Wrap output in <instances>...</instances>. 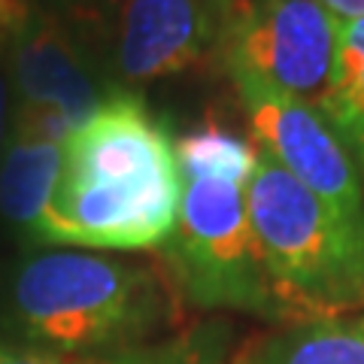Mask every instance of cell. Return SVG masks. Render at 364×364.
Segmentation results:
<instances>
[{
	"label": "cell",
	"instance_id": "cell-9",
	"mask_svg": "<svg viewBox=\"0 0 364 364\" xmlns=\"http://www.w3.org/2000/svg\"><path fill=\"white\" fill-rule=\"evenodd\" d=\"M70 124L46 109L18 104L13 134L0 155V215L33 240L58 186Z\"/></svg>",
	"mask_w": 364,
	"mask_h": 364
},
{
	"label": "cell",
	"instance_id": "cell-6",
	"mask_svg": "<svg viewBox=\"0 0 364 364\" xmlns=\"http://www.w3.org/2000/svg\"><path fill=\"white\" fill-rule=\"evenodd\" d=\"M225 73L243 100L261 149L334 213L364 219L358 170L322 112L298 97L282 95L243 67H228Z\"/></svg>",
	"mask_w": 364,
	"mask_h": 364
},
{
	"label": "cell",
	"instance_id": "cell-17",
	"mask_svg": "<svg viewBox=\"0 0 364 364\" xmlns=\"http://www.w3.org/2000/svg\"><path fill=\"white\" fill-rule=\"evenodd\" d=\"M91 4H124V0H91Z\"/></svg>",
	"mask_w": 364,
	"mask_h": 364
},
{
	"label": "cell",
	"instance_id": "cell-3",
	"mask_svg": "<svg viewBox=\"0 0 364 364\" xmlns=\"http://www.w3.org/2000/svg\"><path fill=\"white\" fill-rule=\"evenodd\" d=\"M264 270L291 322L364 313V219H346L261 149L246 186Z\"/></svg>",
	"mask_w": 364,
	"mask_h": 364
},
{
	"label": "cell",
	"instance_id": "cell-15",
	"mask_svg": "<svg viewBox=\"0 0 364 364\" xmlns=\"http://www.w3.org/2000/svg\"><path fill=\"white\" fill-rule=\"evenodd\" d=\"M6 119H9V88H6V76L0 73V155L6 149Z\"/></svg>",
	"mask_w": 364,
	"mask_h": 364
},
{
	"label": "cell",
	"instance_id": "cell-16",
	"mask_svg": "<svg viewBox=\"0 0 364 364\" xmlns=\"http://www.w3.org/2000/svg\"><path fill=\"white\" fill-rule=\"evenodd\" d=\"M21 13L25 9H21L18 0H0V28H16Z\"/></svg>",
	"mask_w": 364,
	"mask_h": 364
},
{
	"label": "cell",
	"instance_id": "cell-1",
	"mask_svg": "<svg viewBox=\"0 0 364 364\" xmlns=\"http://www.w3.org/2000/svg\"><path fill=\"white\" fill-rule=\"evenodd\" d=\"M176 143L136 95L112 91L64 140L58 186L33 243L82 249L164 246L179 215Z\"/></svg>",
	"mask_w": 364,
	"mask_h": 364
},
{
	"label": "cell",
	"instance_id": "cell-7",
	"mask_svg": "<svg viewBox=\"0 0 364 364\" xmlns=\"http://www.w3.org/2000/svg\"><path fill=\"white\" fill-rule=\"evenodd\" d=\"M237 0H124L116 64L128 82L176 76L222 55Z\"/></svg>",
	"mask_w": 364,
	"mask_h": 364
},
{
	"label": "cell",
	"instance_id": "cell-10",
	"mask_svg": "<svg viewBox=\"0 0 364 364\" xmlns=\"http://www.w3.org/2000/svg\"><path fill=\"white\" fill-rule=\"evenodd\" d=\"M228 364H364V313L277 325L246 340Z\"/></svg>",
	"mask_w": 364,
	"mask_h": 364
},
{
	"label": "cell",
	"instance_id": "cell-13",
	"mask_svg": "<svg viewBox=\"0 0 364 364\" xmlns=\"http://www.w3.org/2000/svg\"><path fill=\"white\" fill-rule=\"evenodd\" d=\"M258 149L222 122L207 119L176 143V161L182 176L222 179L234 186H249L258 164Z\"/></svg>",
	"mask_w": 364,
	"mask_h": 364
},
{
	"label": "cell",
	"instance_id": "cell-11",
	"mask_svg": "<svg viewBox=\"0 0 364 364\" xmlns=\"http://www.w3.org/2000/svg\"><path fill=\"white\" fill-rule=\"evenodd\" d=\"M231 328L225 322L198 325L186 334L149 340L107 352H46L21 343H0V364H228Z\"/></svg>",
	"mask_w": 364,
	"mask_h": 364
},
{
	"label": "cell",
	"instance_id": "cell-12",
	"mask_svg": "<svg viewBox=\"0 0 364 364\" xmlns=\"http://www.w3.org/2000/svg\"><path fill=\"white\" fill-rule=\"evenodd\" d=\"M318 112L364 173V18L337 25V61Z\"/></svg>",
	"mask_w": 364,
	"mask_h": 364
},
{
	"label": "cell",
	"instance_id": "cell-5",
	"mask_svg": "<svg viewBox=\"0 0 364 364\" xmlns=\"http://www.w3.org/2000/svg\"><path fill=\"white\" fill-rule=\"evenodd\" d=\"M337 25L318 0H237L219 64L318 107L337 61Z\"/></svg>",
	"mask_w": 364,
	"mask_h": 364
},
{
	"label": "cell",
	"instance_id": "cell-8",
	"mask_svg": "<svg viewBox=\"0 0 364 364\" xmlns=\"http://www.w3.org/2000/svg\"><path fill=\"white\" fill-rule=\"evenodd\" d=\"M13 31L18 104L52 112L76 131L109 100L112 88L100 82L85 52L55 16L21 13Z\"/></svg>",
	"mask_w": 364,
	"mask_h": 364
},
{
	"label": "cell",
	"instance_id": "cell-4",
	"mask_svg": "<svg viewBox=\"0 0 364 364\" xmlns=\"http://www.w3.org/2000/svg\"><path fill=\"white\" fill-rule=\"evenodd\" d=\"M164 273L198 310H237L289 325L249 225L246 186L182 176L179 215L164 240Z\"/></svg>",
	"mask_w": 364,
	"mask_h": 364
},
{
	"label": "cell",
	"instance_id": "cell-14",
	"mask_svg": "<svg viewBox=\"0 0 364 364\" xmlns=\"http://www.w3.org/2000/svg\"><path fill=\"white\" fill-rule=\"evenodd\" d=\"M337 21H358L364 18V0H318Z\"/></svg>",
	"mask_w": 364,
	"mask_h": 364
},
{
	"label": "cell",
	"instance_id": "cell-2",
	"mask_svg": "<svg viewBox=\"0 0 364 364\" xmlns=\"http://www.w3.org/2000/svg\"><path fill=\"white\" fill-rule=\"evenodd\" d=\"M13 325L21 346L107 352L149 343L176 318L167 273L100 252H43L16 273Z\"/></svg>",
	"mask_w": 364,
	"mask_h": 364
}]
</instances>
